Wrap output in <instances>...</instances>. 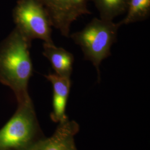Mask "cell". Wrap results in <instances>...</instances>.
<instances>
[{"instance_id":"obj_1","label":"cell","mask_w":150,"mask_h":150,"mask_svg":"<svg viewBox=\"0 0 150 150\" xmlns=\"http://www.w3.org/2000/svg\"><path fill=\"white\" fill-rule=\"evenodd\" d=\"M31 42L16 27L0 42V82L11 88L17 103L30 97L28 86L33 71Z\"/></svg>"},{"instance_id":"obj_2","label":"cell","mask_w":150,"mask_h":150,"mask_svg":"<svg viewBox=\"0 0 150 150\" xmlns=\"http://www.w3.org/2000/svg\"><path fill=\"white\" fill-rule=\"evenodd\" d=\"M47 138L30 97L17 103L16 112L0 129V150H39Z\"/></svg>"},{"instance_id":"obj_3","label":"cell","mask_w":150,"mask_h":150,"mask_svg":"<svg viewBox=\"0 0 150 150\" xmlns=\"http://www.w3.org/2000/svg\"><path fill=\"white\" fill-rule=\"evenodd\" d=\"M118 23L94 18L80 31L70 34V37L80 47L85 59L96 68L100 81V66L102 61L111 55V48L117 41Z\"/></svg>"},{"instance_id":"obj_4","label":"cell","mask_w":150,"mask_h":150,"mask_svg":"<svg viewBox=\"0 0 150 150\" xmlns=\"http://www.w3.org/2000/svg\"><path fill=\"white\" fill-rule=\"evenodd\" d=\"M13 18L15 27L30 41L39 39L45 43H54L51 18L39 0H20Z\"/></svg>"},{"instance_id":"obj_5","label":"cell","mask_w":150,"mask_h":150,"mask_svg":"<svg viewBox=\"0 0 150 150\" xmlns=\"http://www.w3.org/2000/svg\"><path fill=\"white\" fill-rule=\"evenodd\" d=\"M46 8L52 26L66 38H69L73 22L81 16L91 14L87 0H39Z\"/></svg>"},{"instance_id":"obj_6","label":"cell","mask_w":150,"mask_h":150,"mask_svg":"<svg viewBox=\"0 0 150 150\" xmlns=\"http://www.w3.org/2000/svg\"><path fill=\"white\" fill-rule=\"evenodd\" d=\"M51 82L53 89L52 111L50 117L52 121L60 123L67 120L66 108L71 86V78H67L54 74L45 76Z\"/></svg>"},{"instance_id":"obj_7","label":"cell","mask_w":150,"mask_h":150,"mask_svg":"<svg viewBox=\"0 0 150 150\" xmlns=\"http://www.w3.org/2000/svg\"><path fill=\"white\" fill-rule=\"evenodd\" d=\"M59 123L54 134L47 138L39 150H77L75 136L80 130L79 125L69 118Z\"/></svg>"},{"instance_id":"obj_8","label":"cell","mask_w":150,"mask_h":150,"mask_svg":"<svg viewBox=\"0 0 150 150\" xmlns=\"http://www.w3.org/2000/svg\"><path fill=\"white\" fill-rule=\"evenodd\" d=\"M43 48V55L50 62L54 73L71 78L74 62V55L62 47H57L54 43L44 42Z\"/></svg>"},{"instance_id":"obj_9","label":"cell","mask_w":150,"mask_h":150,"mask_svg":"<svg viewBox=\"0 0 150 150\" xmlns=\"http://www.w3.org/2000/svg\"><path fill=\"white\" fill-rule=\"evenodd\" d=\"M98 11L100 18L113 21L126 12L128 0H92Z\"/></svg>"},{"instance_id":"obj_10","label":"cell","mask_w":150,"mask_h":150,"mask_svg":"<svg viewBox=\"0 0 150 150\" xmlns=\"http://www.w3.org/2000/svg\"><path fill=\"white\" fill-rule=\"evenodd\" d=\"M126 16L118 22L121 26L144 21L150 15V0H128Z\"/></svg>"}]
</instances>
